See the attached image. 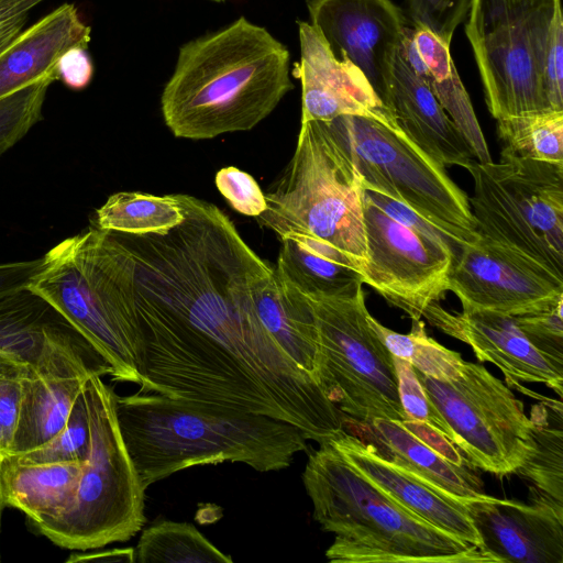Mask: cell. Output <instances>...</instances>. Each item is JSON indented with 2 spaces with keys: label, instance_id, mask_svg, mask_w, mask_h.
<instances>
[{
  "label": "cell",
  "instance_id": "43",
  "mask_svg": "<svg viewBox=\"0 0 563 563\" xmlns=\"http://www.w3.org/2000/svg\"><path fill=\"white\" fill-rule=\"evenodd\" d=\"M400 422L412 435L450 463L456 466L468 464L461 451L434 427L413 419H405Z\"/></svg>",
  "mask_w": 563,
  "mask_h": 563
},
{
  "label": "cell",
  "instance_id": "38",
  "mask_svg": "<svg viewBox=\"0 0 563 563\" xmlns=\"http://www.w3.org/2000/svg\"><path fill=\"white\" fill-rule=\"evenodd\" d=\"M563 301L550 310L515 316L528 341L559 367H563Z\"/></svg>",
  "mask_w": 563,
  "mask_h": 563
},
{
  "label": "cell",
  "instance_id": "39",
  "mask_svg": "<svg viewBox=\"0 0 563 563\" xmlns=\"http://www.w3.org/2000/svg\"><path fill=\"white\" fill-rule=\"evenodd\" d=\"M473 0H407L415 26L451 44L456 27L466 19Z\"/></svg>",
  "mask_w": 563,
  "mask_h": 563
},
{
  "label": "cell",
  "instance_id": "6",
  "mask_svg": "<svg viewBox=\"0 0 563 563\" xmlns=\"http://www.w3.org/2000/svg\"><path fill=\"white\" fill-rule=\"evenodd\" d=\"M90 450L70 508L57 519L33 525L54 544L91 550L124 542L143 527L144 494L115 415V394L100 375L85 384Z\"/></svg>",
  "mask_w": 563,
  "mask_h": 563
},
{
  "label": "cell",
  "instance_id": "30",
  "mask_svg": "<svg viewBox=\"0 0 563 563\" xmlns=\"http://www.w3.org/2000/svg\"><path fill=\"white\" fill-rule=\"evenodd\" d=\"M135 562L167 563H232V558L221 552L195 526L170 520L146 528L134 550Z\"/></svg>",
  "mask_w": 563,
  "mask_h": 563
},
{
  "label": "cell",
  "instance_id": "41",
  "mask_svg": "<svg viewBox=\"0 0 563 563\" xmlns=\"http://www.w3.org/2000/svg\"><path fill=\"white\" fill-rule=\"evenodd\" d=\"M543 89L549 111H563V15L554 16L543 63Z\"/></svg>",
  "mask_w": 563,
  "mask_h": 563
},
{
  "label": "cell",
  "instance_id": "4",
  "mask_svg": "<svg viewBox=\"0 0 563 563\" xmlns=\"http://www.w3.org/2000/svg\"><path fill=\"white\" fill-rule=\"evenodd\" d=\"M313 519L334 534L331 563H493L477 547L412 515L355 470L329 441L302 473Z\"/></svg>",
  "mask_w": 563,
  "mask_h": 563
},
{
  "label": "cell",
  "instance_id": "19",
  "mask_svg": "<svg viewBox=\"0 0 563 563\" xmlns=\"http://www.w3.org/2000/svg\"><path fill=\"white\" fill-rule=\"evenodd\" d=\"M300 60L292 75L301 82V123L342 115L383 119L390 111L350 60L338 59L309 22L298 21Z\"/></svg>",
  "mask_w": 563,
  "mask_h": 563
},
{
  "label": "cell",
  "instance_id": "23",
  "mask_svg": "<svg viewBox=\"0 0 563 563\" xmlns=\"http://www.w3.org/2000/svg\"><path fill=\"white\" fill-rule=\"evenodd\" d=\"M404 54L415 74L432 95L468 143L475 159L485 164L492 157L468 93L453 63L450 45L424 27H405Z\"/></svg>",
  "mask_w": 563,
  "mask_h": 563
},
{
  "label": "cell",
  "instance_id": "13",
  "mask_svg": "<svg viewBox=\"0 0 563 563\" xmlns=\"http://www.w3.org/2000/svg\"><path fill=\"white\" fill-rule=\"evenodd\" d=\"M416 373L472 467L505 476L532 454L533 422L522 401L485 366L465 362L461 377L452 382Z\"/></svg>",
  "mask_w": 563,
  "mask_h": 563
},
{
  "label": "cell",
  "instance_id": "42",
  "mask_svg": "<svg viewBox=\"0 0 563 563\" xmlns=\"http://www.w3.org/2000/svg\"><path fill=\"white\" fill-rule=\"evenodd\" d=\"M88 47L74 46L58 59L56 71L58 80L71 90H82L93 76V64Z\"/></svg>",
  "mask_w": 563,
  "mask_h": 563
},
{
  "label": "cell",
  "instance_id": "14",
  "mask_svg": "<svg viewBox=\"0 0 563 563\" xmlns=\"http://www.w3.org/2000/svg\"><path fill=\"white\" fill-rule=\"evenodd\" d=\"M457 250L449 290L463 309L515 317L547 311L563 301V277L514 249L481 236Z\"/></svg>",
  "mask_w": 563,
  "mask_h": 563
},
{
  "label": "cell",
  "instance_id": "26",
  "mask_svg": "<svg viewBox=\"0 0 563 563\" xmlns=\"http://www.w3.org/2000/svg\"><path fill=\"white\" fill-rule=\"evenodd\" d=\"M258 317L286 356L316 382L319 341L313 312L299 290L279 279L274 272L253 288Z\"/></svg>",
  "mask_w": 563,
  "mask_h": 563
},
{
  "label": "cell",
  "instance_id": "21",
  "mask_svg": "<svg viewBox=\"0 0 563 563\" xmlns=\"http://www.w3.org/2000/svg\"><path fill=\"white\" fill-rule=\"evenodd\" d=\"M383 103L404 133L438 163L466 169L476 161L456 125L410 67L401 44L391 58Z\"/></svg>",
  "mask_w": 563,
  "mask_h": 563
},
{
  "label": "cell",
  "instance_id": "2",
  "mask_svg": "<svg viewBox=\"0 0 563 563\" xmlns=\"http://www.w3.org/2000/svg\"><path fill=\"white\" fill-rule=\"evenodd\" d=\"M289 62L288 48L244 16L185 43L161 97L166 126L189 140L252 130L292 89Z\"/></svg>",
  "mask_w": 563,
  "mask_h": 563
},
{
  "label": "cell",
  "instance_id": "37",
  "mask_svg": "<svg viewBox=\"0 0 563 563\" xmlns=\"http://www.w3.org/2000/svg\"><path fill=\"white\" fill-rule=\"evenodd\" d=\"M25 368L26 362L21 356L0 352V453H8L13 442Z\"/></svg>",
  "mask_w": 563,
  "mask_h": 563
},
{
  "label": "cell",
  "instance_id": "50",
  "mask_svg": "<svg viewBox=\"0 0 563 563\" xmlns=\"http://www.w3.org/2000/svg\"><path fill=\"white\" fill-rule=\"evenodd\" d=\"M220 1L222 2V1H227V0H220Z\"/></svg>",
  "mask_w": 563,
  "mask_h": 563
},
{
  "label": "cell",
  "instance_id": "12",
  "mask_svg": "<svg viewBox=\"0 0 563 563\" xmlns=\"http://www.w3.org/2000/svg\"><path fill=\"white\" fill-rule=\"evenodd\" d=\"M367 261L363 284L420 320L449 290L453 243L434 225L379 192L364 190Z\"/></svg>",
  "mask_w": 563,
  "mask_h": 563
},
{
  "label": "cell",
  "instance_id": "28",
  "mask_svg": "<svg viewBox=\"0 0 563 563\" xmlns=\"http://www.w3.org/2000/svg\"><path fill=\"white\" fill-rule=\"evenodd\" d=\"M75 330L27 288L0 298V352L14 353L26 363L35 362L56 341Z\"/></svg>",
  "mask_w": 563,
  "mask_h": 563
},
{
  "label": "cell",
  "instance_id": "11",
  "mask_svg": "<svg viewBox=\"0 0 563 563\" xmlns=\"http://www.w3.org/2000/svg\"><path fill=\"white\" fill-rule=\"evenodd\" d=\"M305 297L318 331L317 383L328 399L360 424L405 420L393 355L368 322L363 289L347 298Z\"/></svg>",
  "mask_w": 563,
  "mask_h": 563
},
{
  "label": "cell",
  "instance_id": "22",
  "mask_svg": "<svg viewBox=\"0 0 563 563\" xmlns=\"http://www.w3.org/2000/svg\"><path fill=\"white\" fill-rule=\"evenodd\" d=\"M90 33L73 3L57 7L23 29L0 49V99L46 77L58 80L60 56L74 46L88 47Z\"/></svg>",
  "mask_w": 563,
  "mask_h": 563
},
{
  "label": "cell",
  "instance_id": "15",
  "mask_svg": "<svg viewBox=\"0 0 563 563\" xmlns=\"http://www.w3.org/2000/svg\"><path fill=\"white\" fill-rule=\"evenodd\" d=\"M111 373L109 363L77 330L56 341L37 361L26 363L20 416L8 454L52 440L66 426L88 377Z\"/></svg>",
  "mask_w": 563,
  "mask_h": 563
},
{
  "label": "cell",
  "instance_id": "8",
  "mask_svg": "<svg viewBox=\"0 0 563 563\" xmlns=\"http://www.w3.org/2000/svg\"><path fill=\"white\" fill-rule=\"evenodd\" d=\"M43 258V268L27 289L95 346L109 363L113 380L141 386V340L135 317L101 257L91 227L60 241Z\"/></svg>",
  "mask_w": 563,
  "mask_h": 563
},
{
  "label": "cell",
  "instance_id": "7",
  "mask_svg": "<svg viewBox=\"0 0 563 563\" xmlns=\"http://www.w3.org/2000/svg\"><path fill=\"white\" fill-rule=\"evenodd\" d=\"M328 123L365 189L404 205L457 247L481 238L467 194L449 177L445 166L404 133L391 112L379 120L342 115Z\"/></svg>",
  "mask_w": 563,
  "mask_h": 563
},
{
  "label": "cell",
  "instance_id": "18",
  "mask_svg": "<svg viewBox=\"0 0 563 563\" xmlns=\"http://www.w3.org/2000/svg\"><path fill=\"white\" fill-rule=\"evenodd\" d=\"M432 325L468 344L477 360L496 365L509 388L541 383L563 395V367L541 354L517 327L514 317L488 310L463 309L453 314L439 303L423 314Z\"/></svg>",
  "mask_w": 563,
  "mask_h": 563
},
{
  "label": "cell",
  "instance_id": "34",
  "mask_svg": "<svg viewBox=\"0 0 563 563\" xmlns=\"http://www.w3.org/2000/svg\"><path fill=\"white\" fill-rule=\"evenodd\" d=\"M89 450L90 422L84 386L70 410L66 426L59 433L36 449L12 455L26 463H84Z\"/></svg>",
  "mask_w": 563,
  "mask_h": 563
},
{
  "label": "cell",
  "instance_id": "25",
  "mask_svg": "<svg viewBox=\"0 0 563 563\" xmlns=\"http://www.w3.org/2000/svg\"><path fill=\"white\" fill-rule=\"evenodd\" d=\"M363 426L378 441V445L371 443L385 459L439 493L463 503L488 497L470 464L450 463L412 435L399 420L376 418Z\"/></svg>",
  "mask_w": 563,
  "mask_h": 563
},
{
  "label": "cell",
  "instance_id": "31",
  "mask_svg": "<svg viewBox=\"0 0 563 563\" xmlns=\"http://www.w3.org/2000/svg\"><path fill=\"white\" fill-rule=\"evenodd\" d=\"M368 322L391 355L406 360L422 375L441 382L461 377L465 363L461 354L430 338L421 319L412 320L406 334L386 328L371 314Z\"/></svg>",
  "mask_w": 563,
  "mask_h": 563
},
{
  "label": "cell",
  "instance_id": "3",
  "mask_svg": "<svg viewBox=\"0 0 563 563\" xmlns=\"http://www.w3.org/2000/svg\"><path fill=\"white\" fill-rule=\"evenodd\" d=\"M115 415L145 489L198 465L231 462L279 471L307 450L303 433L288 422L153 393L115 395Z\"/></svg>",
  "mask_w": 563,
  "mask_h": 563
},
{
  "label": "cell",
  "instance_id": "44",
  "mask_svg": "<svg viewBox=\"0 0 563 563\" xmlns=\"http://www.w3.org/2000/svg\"><path fill=\"white\" fill-rule=\"evenodd\" d=\"M44 258L9 262L0 264V298L26 289L42 271Z\"/></svg>",
  "mask_w": 563,
  "mask_h": 563
},
{
  "label": "cell",
  "instance_id": "33",
  "mask_svg": "<svg viewBox=\"0 0 563 563\" xmlns=\"http://www.w3.org/2000/svg\"><path fill=\"white\" fill-rule=\"evenodd\" d=\"M504 150L512 155L563 163V111H542L497 121Z\"/></svg>",
  "mask_w": 563,
  "mask_h": 563
},
{
  "label": "cell",
  "instance_id": "35",
  "mask_svg": "<svg viewBox=\"0 0 563 563\" xmlns=\"http://www.w3.org/2000/svg\"><path fill=\"white\" fill-rule=\"evenodd\" d=\"M54 81L46 77L0 99V157L43 120L44 101Z\"/></svg>",
  "mask_w": 563,
  "mask_h": 563
},
{
  "label": "cell",
  "instance_id": "9",
  "mask_svg": "<svg viewBox=\"0 0 563 563\" xmlns=\"http://www.w3.org/2000/svg\"><path fill=\"white\" fill-rule=\"evenodd\" d=\"M466 169L474 183L468 201L478 234L563 277V163L503 148L497 163L475 161Z\"/></svg>",
  "mask_w": 563,
  "mask_h": 563
},
{
  "label": "cell",
  "instance_id": "5",
  "mask_svg": "<svg viewBox=\"0 0 563 563\" xmlns=\"http://www.w3.org/2000/svg\"><path fill=\"white\" fill-rule=\"evenodd\" d=\"M364 184L349 152L328 122L301 123L291 159L271 190L258 223L280 240L305 235L351 257L367 261Z\"/></svg>",
  "mask_w": 563,
  "mask_h": 563
},
{
  "label": "cell",
  "instance_id": "45",
  "mask_svg": "<svg viewBox=\"0 0 563 563\" xmlns=\"http://www.w3.org/2000/svg\"><path fill=\"white\" fill-rule=\"evenodd\" d=\"M44 0H0V26L16 19L29 16Z\"/></svg>",
  "mask_w": 563,
  "mask_h": 563
},
{
  "label": "cell",
  "instance_id": "46",
  "mask_svg": "<svg viewBox=\"0 0 563 563\" xmlns=\"http://www.w3.org/2000/svg\"><path fill=\"white\" fill-rule=\"evenodd\" d=\"M79 561H107V562H135L134 550L131 548L126 549H112L101 553L90 554H71L67 562H79Z\"/></svg>",
  "mask_w": 563,
  "mask_h": 563
},
{
  "label": "cell",
  "instance_id": "24",
  "mask_svg": "<svg viewBox=\"0 0 563 563\" xmlns=\"http://www.w3.org/2000/svg\"><path fill=\"white\" fill-rule=\"evenodd\" d=\"M84 463H26L0 453L4 506L21 510L31 526L57 519L74 503Z\"/></svg>",
  "mask_w": 563,
  "mask_h": 563
},
{
  "label": "cell",
  "instance_id": "36",
  "mask_svg": "<svg viewBox=\"0 0 563 563\" xmlns=\"http://www.w3.org/2000/svg\"><path fill=\"white\" fill-rule=\"evenodd\" d=\"M398 394L406 419L426 422L441 431L453 444L454 433L420 383L416 369L406 360L393 355Z\"/></svg>",
  "mask_w": 563,
  "mask_h": 563
},
{
  "label": "cell",
  "instance_id": "10",
  "mask_svg": "<svg viewBox=\"0 0 563 563\" xmlns=\"http://www.w3.org/2000/svg\"><path fill=\"white\" fill-rule=\"evenodd\" d=\"M561 0H473L465 33L494 119L549 111L543 63Z\"/></svg>",
  "mask_w": 563,
  "mask_h": 563
},
{
  "label": "cell",
  "instance_id": "20",
  "mask_svg": "<svg viewBox=\"0 0 563 563\" xmlns=\"http://www.w3.org/2000/svg\"><path fill=\"white\" fill-rule=\"evenodd\" d=\"M373 485L433 527L479 549L481 539L463 501L439 493L385 459L369 442L341 431L329 440Z\"/></svg>",
  "mask_w": 563,
  "mask_h": 563
},
{
  "label": "cell",
  "instance_id": "47",
  "mask_svg": "<svg viewBox=\"0 0 563 563\" xmlns=\"http://www.w3.org/2000/svg\"><path fill=\"white\" fill-rule=\"evenodd\" d=\"M29 16H23L0 26V49L9 44L23 29Z\"/></svg>",
  "mask_w": 563,
  "mask_h": 563
},
{
  "label": "cell",
  "instance_id": "16",
  "mask_svg": "<svg viewBox=\"0 0 563 563\" xmlns=\"http://www.w3.org/2000/svg\"><path fill=\"white\" fill-rule=\"evenodd\" d=\"M307 8L332 54L354 64L383 101L407 26L400 9L391 0H307Z\"/></svg>",
  "mask_w": 563,
  "mask_h": 563
},
{
  "label": "cell",
  "instance_id": "29",
  "mask_svg": "<svg viewBox=\"0 0 563 563\" xmlns=\"http://www.w3.org/2000/svg\"><path fill=\"white\" fill-rule=\"evenodd\" d=\"M183 220L184 213L174 195L120 191L96 210L95 225L129 235H164Z\"/></svg>",
  "mask_w": 563,
  "mask_h": 563
},
{
  "label": "cell",
  "instance_id": "17",
  "mask_svg": "<svg viewBox=\"0 0 563 563\" xmlns=\"http://www.w3.org/2000/svg\"><path fill=\"white\" fill-rule=\"evenodd\" d=\"M530 492L531 505L489 495L464 503L493 563H563V503Z\"/></svg>",
  "mask_w": 563,
  "mask_h": 563
},
{
  "label": "cell",
  "instance_id": "49",
  "mask_svg": "<svg viewBox=\"0 0 563 563\" xmlns=\"http://www.w3.org/2000/svg\"><path fill=\"white\" fill-rule=\"evenodd\" d=\"M213 1H218V2H220V0H213Z\"/></svg>",
  "mask_w": 563,
  "mask_h": 563
},
{
  "label": "cell",
  "instance_id": "32",
  "mask_svg": "<svg viewBox=\"0 0 563 563\" xmlns=\"http://www.w3.org/2000/svg\"><path fill=\"white\" fill-rule=\"evenodd\" d=\"M550 401L551 399L543 398L531 410L533 452L515 474L531 482L538 490L563 503V420L562 417L558 418L553 426L549 422Z\"/></svg>",
  "mask_w": 563,
  "mask_h": 563
},
{
  "label": "cell",
  "instance_id": "48",
  "mask_svg": "<svg viewBox=\"0 0 563 563\" xmlns=\"http://www.w3.org/2000/svg\"><path fill=\"white\" fill-rule=\"evenodd\" d=\"M3 508H5V506L2 501L1 494H0V527H1V515H2ZM0 561H1V558H0Z\"/></svg>",
  "mask_w": 563,
  "mask_h": 563
},
{
  "label": "cell",
  "instance_id": "1",
  "mask_svg": "<svg viewBox=\"0 0 563 563\" xmlns=\"http://www.w3.org/2000/svg\"><path fill=\"white\" fill-rule=\"evenodd\" d=\"M268 274L250 252L216 242L154 263L132 297L140 393L272 417L320 444L344 430L343 417L263 325L253 288Z\"/></svg>",
  "mask_w": 563,
  "mask_h": 563
},
{
  "label": "cell",
  "instance_id": "40",
  "mask_svg": "<svg viewBox=\"0 0 563 563\" xmlns=\"http://www.w3.org/2000/svg\"><path fill=\"white\" fill-rule=\"evenodd\" d=\"M216 186L229 205L247 217H258L267 207L265 194L247 173L230 166L216 175Z\"/></svg>",
  "mask_w": 563,
  "mask_h": 563
},
{
  "label": "cell",
  "instance_id": "27",
  "mask_svg": "<svg viewBox=\"0 0 563 563\" xmlns=\"http://www.w3.org/2000/svg\"><path fill=\"white\" fill-rule=\"evenodd\" d=\"M276 276L308 297L347 298L362 290L361 269L345 253L321 240H280Z\"/></svg>",
  "mask_w": 563,
  "mask_h": 563
}]
</instances>
